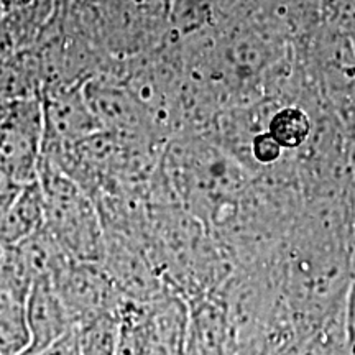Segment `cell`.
Returning a JSON list of instances; mask_svg holds the SVG:
<instances>
[{
  "instance_id": "4",
  "label": "cell",
  "mask_w": 355,
  "mask_h": 355,
  "mask_svg": "<svg viewBox=\"0 0 355 355\" xmlns=\"http://www.w3.org/2000/svg\"><path fill=\"white\" fill-rule=\"evenodd\" d=\"M44 115V140L76 145L102 128L89 109L84 87H63L46 92L42 99Z\"/></svg>"
},
{
  "instance_id": "2",
  "label": "cell",
  "mask_w": 355,
  "mask_h": 355,
  "mask_svg": "<svg viewBox=\"0 0 355 355\" xmlns=\"http://www.w3.org/2000/svg\"><path fill=\"white\" fill-rule=\"evenodd\" d=\"M44 115L42 97L2 101L0 105V162L21 184L38 180L43 158Z\"/></svg>"
},
{
  "instance_id": "9",
  "label": "cell",
  "mask_w": 355,
  "mask_h": 355,
  "mask_svg": "<svg viewBox=\"0 0 355 355\" xmlns=\"http://www.w3.org/2000/svg\"><path fill=\"white\" fill-rule=\"evenodd\" d=\"M21 189H24V184L19 183L15 176L8 171V168L0 162V214L8 209V206L15 201Z\"/></svg>"
},
{
  "instance_id": "10",
  "label": "cell",
  "mask_w": 355,
  "mask_h": 355,
  "mask_svg": "<svg viewBox=\"0 0 355 355\" xmlns=\"http://www.w3.org/2000/svg\"><path fill=\"white\" fill-rule=\"evenodd\" d=\"M37 355H81V345H79L78 329H71L56 339L55 343L40 350Z\"/></svg>"
},
{
  "instance_id": "7",
  "label": "cell",
  "mask_w": 355,
  "mask_h": 355,
  "mask_svg": "<svg viewBox=\"0 0 355 355\" xmlns=\"http://www.w3.org/2000/svg\"><path fill=\"white\" fill-rule=\"evenodd\" d=\"M81 355H117L121 318L119 313L102 314L76 327Z\"/></svg>"
},
{
  "instance_id": "6",
  "label": "cell",
  "mask_w": 355,
  "mask_h": 355,
  "mask_svg": "<svg viewBox=\"0 0 355 355\" xmlns=\"http://www.w3.org/2000/svg\"><path fill=\"white\" fill-rule=\"evenodd\" d=\"M44 227V201L38 180L24 186L6 212L0 214V250L17 247Z\"/></svg>"
},
{
  "instance_id": "1",
  "label": "cell",
  "mask_w": 355,
  "mask_h": 355,
  "mask_svg": "<svg viewBox=\"0 0 355 355\" xmlns=\"http://www.w3.org/2000/svg\"><path fill=\"white\" fill-rule=\"evenodd\" d=\"M38 183L44 201L43 229L69 259L101 263L105 248L104 225L81 186L46 155L40 163Z\"/></svg>"
},
{
  "instance_id": "11",
  "label": "cell",
  "mask_w": 355,
  "mask_h": 355,
  "mask_svg": "<svg viewBox=\"0 0 355 355\" xmlns=\"http://www.w3.org/2000/svg\"><path fill=\"white\" fill-rule=\"evenodd\" d=\"M279 148H282V146L277 144V140H275L270 133L259 135L255 139L254 150H255L257 158H259L260 162H266V163L273 162L275 158H278Z\"/></svg>"
},
{
  "instance_id": "8",
  "label": "cell",
  "mask_w": 355,
  "mask_h": 355,
  "mask_svg": "<svg viewBox=\"0 0 355 355\" xmlns=\"http://www.w3.org/2000/svg\"><path fill=\"white\" fill-rule=\"evenodd\" d=\"M309 133V119L298 109H285L278 112L270 123V135L279 146H298Z\"/></svg>"
},
{
  "instance_id": "3",
  "label": "cell",
  "mask_w": 355,
  "mask_h": 355,
  "mask_svg": "<svg viewBox=\"0 0 355 355\" xmlns=\"http://www.w3.org/2000/svg\"><path fill=\"white\" fill-rule=\"evenodd\" d=\"M51 282L74 327L121 311L119 288L102 263L69 260Z\"/></svg>"
},
{
  "instance_id": "5",
  "label": "cell",
  "mask_w": 355,
  "mask_h": 355,
  "mask_svg": "<svg viewBox=\"0 0 355 355\" xmlns=\"http://www.w3.org/2000/svg\"><path fill=\"white\" fill-rule=\"evenodd\" d=\"M28 345L21 355H37L66 332L74 329L68 311L50 278L35 279L26 296Z\"/></svg>"
},
{
  "instance_id": "12",
  "label": "cell",
  "mask_w": 355,
  "mask_h": 355,
  "mask_svg": "<svg viewBox=\"0 0 355 355\" xmlns=\"http://www.w3.org/2000/svg\"><path fill=\"white\" fill-rule=\"evenodd\" d=\"M0 105H2V99H0Z\"/></svg>"
}]
</instances>
